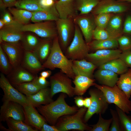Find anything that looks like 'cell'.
<instances>
[{"label": "cell", "instance_id": "cell-1", "mask_svg": "<svg viewBox=\"0 0 131 131\" xmlns=\"http://www.w3.org/2000/svg\"><path fill=\"white\" fill-rule=\"evenodd\" d=\"M67 95L62 93L55 101L37 107L38 112L50 125H55L60 117L66 115L74 114L79 109L77 106H71L67 104L65 100Z\"/></svg>", "mask_w": 131, "mask_h": 131}, {"label": "cell", "instance_id": "cell-2", "mask_svg": "<svg viewBox=\"0 0 131 131\" xmlns=\"http://www.w3.org/2000/svg\"><path fill=\"white\" fill-rule=\"evenodd\" d=\"M73 60L68 58L64 54L59 44L58 36L53 40L51 52L48 58L42 64L43 67L54 70L56 68L74 79L75 75L72 68Z\"/></svg>", "mask_w": 131, "mask_h": 131}, {"label": "cell", "instance_id": "cell-3", "mask_svg": "<svg viewBox=\"0 0 131 131\" xmlns=\"http://www.w3.org/2000/svg\"><path fill=\"white\" fill-rule=\"evenodd\" d=\"M87 109L84 107H81L74 114L62 116L58 119L55 125L59 131L72 130L90 131L92 127L85 124L83 121Z\"/></svg>", "mask_w": 131, "mask_h": 131}, {"label": "cell", "instance_id": "cell-4", "mask_svg": "<svg viewBox=\"0 0 131 131\" xmlns=\"http://www.w3.org/2000/svg\"><path fill=\"white\" fill-rule=\"evenodd\" d=\"M95 87L103 93L109 104H114L126 113L131 111L130 101L125 93L116 85L113 87L99 85L95 82Z\"/></svg>", "mask_w": 131, "mask_h": 131}, {"label": "cell", "instance_id": "cell-5", "mask_svg": "<svg viewBox=\"0 0 131 131\" xmlns=\"http://www.w3.org/2000/svg\"><path fill=\"white\" fill-rule=\"evenodd\" d=\"M83 36L78 26L75 24L73 38L66 50L65 55L68 58L73 61L85 59L90 49Z\"/></svg>", "mask_w": 131, "mask_h": 131}, {"label": "cell", "instance_id": "cell-6", "mask_svg": "<svg viewBox=\"0 0 131 131\" xmlns=\"http://www.w3.org/2000/svg\"><path fill=\"white\" fill-rule=\"evenodd\" d=\"M89 93L91 97V102L84 117L83 121L85 123L94 114H102L105 113L109 104L103 92L97 88L90 89Z\"/></svg>", "mask_w": 131, "mask_h": 131}, {"label": "cell", "instance_id": "cell-7", "mask_svg": "<svg viewBox=\"0 0 131 131\" xmlns=\"http://www.w3.org/2000/svg\"><path fill=\"white\" fill-rule=\"evenodd\" d=\"M72 83L71 78L61 71L55 73L50 78L52 97L59 92L65 93L70 97H73L74 88Z\"/></svg>", "mask_w": 131, "mask_h": 131}, {"label": "cell", "instance_id": "cell-8", "mask_svg": "<svg viewBox=\"0 0 131 131\" xmlns=\"http://www.w3.org/2000/svg\"><path fill=\"white\" fill-rule=\"evenodd\" d=\"M21 30L24 32L33 33L38 36L44 38L53 39L57 35L56 22L54 21L28 24L23 25Z\"/></svg>", "mask_w": 131, "mask_h": 131}, {"label": "cell", "instance_id": "cell-9", "mask_svg": "<svg viewBox=\"0 0 131 131\" xmlns=\"http://www.w3.org/2000/svg\"><path fill=\"white\" fill-rule=\"evenodd\" d=\"M55 22L59 40L63 49L66 50L74 34L75 24L73 19L59 18Z\"/></svg>", "mask_w": 131, "mask_h": 131}, {"label": "cell", "instance_id": "cell-10", "mask_svg": "<svg viewBox=\"0 0 131 131\" xmlns=\"http://www.w3.org/2000/svg\"><path fill=\"white\" fill-rule=\"evenodd\" d=\"M0 87L4 93L2 98L3 102L13 101L22 106L28 104L26 96L15 88L2 73L0 74Z\"/></svg>", "mask_w": 131, "mask_h": 131}, {"label": "cell", "instance_id": "cell-11", "mask_svg": "<svg viewBox=\"0 0 131 131\" xmlns=\"http://www.w3.org/2000/svg\"><path fill=\"white\" fill-rule=\"evenodd\" d=\"M89 14H79L73 19L74 23L80 28L87 44L91 41L93 32L96 27L94 15Z\"/></svg>", "mask_w": 131, "mask_h": 131}, {"label": "cell", "instance_id": "cell-12", "mask_svg": "<svg viewBox=\"0 0 131 131\" xmlns=\"http://www.w3.org/2000/svg\"><path fill=\"white\" fill-rule=\"evenodd\" d=\"M122 52L120 49H102L88 53L85 59L99 67L115 59L119 58Z\"/></svg>", "mask_w": 131, "mask_h": 131}, {"label": "cell", "instance_id": "cell-13", "mask_svg": "<svg viewBox=\"0 0 131 131\" xmlns=\"http://www.w3.org/2000/svg\"><path fill=\"white\" fill-rule=\"evenodd\" d=\"M0 110V121L6 122L10 118L24 122V116L23 106L12 101L3 102Z\"/></svg>", "mask_w": 131, "mask_h": 131}, {"label": "cell", "instance_id": "cell-14", "mask_svg": "<svg viewBox=\"0 0 131 131\" xmlns=\"http://www.w3.org/2000/svg\"><path fill=\"white\" fill-rule=\"evenodd\" d=\"M23 25L19 23L5 25L0 29V43L3 41L12 43H20L25 33L21 30Z\"/></svg>", "mask_w": 131, "mask_h": 131}, {"label": "cell", "instance_id": "cell-15", "mask_svg": "<svg viewBox=\"0 0 131 131\" xmlns=\"http://www.w3.org/2000/svg\"><path fill=\"white\" fill-rule=\"evenodd\" d=\"M0 44L13 68L20 66L25 52L20 43H12L3 41Z\"/></svg>", "mask_w": 131, "mask_h": 131}, {"label": "cell", "instance_id": "cell-16", "mask_svg": "<svg viewBox=\"0 0 131 131\" xmlns=\"http://www.w3.org/2000/svg\"><path fill=\"white\" fill-rule=\"evenodd\" d=\"M23 106L24 122L38 131H40L43 124L47 122L45 118L39 114L35 107L31 104H28Z\"/></svg>", "mask_w": 131, "mask_h": 131}, {"label": "cell", "instance_id": "cell-17", "mask_svg": "<svg viewBox=\"0 0 131 131\" xmlns=\"http://www.w3.org/2000/svg\"><path fill=\"white\" fill-rule=\"evenodd\" d=\"M127 7L113 0H103L100 1L91 12L94 15L102 13H119L125 11Z\"/></svg>", "mask_w": 131, "mask_h": 131}, {"label": "cell", "instance_id": "cell-18", "mask_svg": "<svg viewBox=\"0 0 131 131\" xmlns=\"http://www.w3.org/2000/svg\"><path fill=\"white\" fill-rule=\"evenodd\" d=\"M35 76L20 65L13 68L7 78L11 84L15 86L31 81Z\"/></svg>", "mask_w": 131, "mask_h": 131}, {"label": "cell", "instance_id": "cell-19", "mask_svg": "<svg viewBox=\"0 0 131 131\" xmlns=\"http://www.w3.org/2000/svg\"><path fill=\"white\" fill-rule=\"evenodd\" d=\"M75 0H59L55 6L59 18L74 19L79 14L75 5Z\"/></svg>", "mask_w": 131, "mask_h": 131}, {"label": "cell", "instance_id": "cell-20", "mask_svg": "<svg viewBox=\"0 0 131 131\" xmlns=\"http://www.w3.org/2000/svg\"><path fill=\"white\" fill-rule=\"evenodd\" d=\"M97 67L85 59L73 61L72 68L76 76L82 75L94 79V73Z\"/></svg>", "mask_w": 131, "mask_h": 131}, {"label": "cell", "instance_id": "cell-21", "mask_svg": "<svg viewBox=\"0 0 131 131\" xmlns=\"http://www.w3.org/2000/svg\"><path fill=\"white\" fill-rule=\"evenodd\" d=\"M26 96L28 104L35 107L42 105L48 104L54 101L51 96L50 88L48 87L41 89L34 94Z\"/></svg>", "mask_w": 131, "mask_h": 131}, {"label": "cell", "instance_id": "cell-22", "mask_svg": "<svg viewBox=\"0 0 131 131\" xmlns=\"http://www.w3.org/2000/svg\"><path fill=\"white\" fill-rule=\"evenodd\" d=\"M21 66L34 74L44 68L33 52L25 50Z\"/></svg>", "mask_w": 131, "mask_h": 131}, {"label": "cell", "instance_id": "cell-23", "mask_svg": "<svg viewBox=\"0 0 131 131\" xmlns=\"http://www.w3.org/2000/svg\"><path fill=\"white\" fill-rule=\"evenodd\" d=\"M94 78L101 85L110 87L115 85L118 80V74L111 71L99 68L94 73Z\"/></svg>", "mask_w": 131, "mask_h": 131}, {"label": "cell", "instance_id": "cell-24", "mask_svg": "<svg viewBox=\"0 0 131 131\" xmlns=\"http://www.w3.org/2000/svg\"><path fill=\"white\" fill-rule=\"evenodd\" d=\"M59 18L55 6L45 10L33 12L31 21L34 23L49 21H56Z\"/></svg>", "mask_w": 131, "mask_h": 131}, {"label": "cell", "instance_id": "cell-25", "mask_svg": "<svg viewBox=\"0 0 131 131\" xmlns=\"http://www.w3.org/2000/svg\"><path fill=\"white\" fill-rule=\"evenodd\" d=\"M95 80L87 76H76L73 82L74 85L75 95L82 96L90 86H93Z\"/></svg>", "mask_w": 131, "mask_h": 131}, {"label": "cell", "instance_id": "cell-26", "mask_svg": "<svg viewBox=\"0 0 131 131\" xmlns=\"http://www.w3.org/2000/svg\"><path fill=\"white\" fill-rule=\"evenodd\" d=\"M53 39H41L40 44L33 52L42 64L47 60L50 53Z\"/></svg>", "mask_w": 131, "mask_h": 131}, {"label": "cell", "instance_id": "cell-27", "mask_svg": "<svg viewBox=\"0 0 131 131\" xmlns=\"http://www.w3.org/2000/svg\"><path fill=\"white\" fill-rule=\"evenodd\" d=\"M8 9L15 20L22 25L29 24L31 20L33 12L13 7L8 8Z\"/></svg>", "mask_w": 131, "mask_h": 131}, {"label": "cell", "instance_id": "cell-28", "mask_svg": "<svg viewBox=\"0 0 131 131\" xmlns=\"http://www.w3.org/2000/svg\"><path fill=\"white\" fill-rule=\"evenodd\" d=\"M90 50L116 49L118 47L117 39L94 40L88 44Z\"/></svg>", "mask_w": 131, "mask_h": 131}, {"label": "cell", "instance_id": "cell-29", "mask_svg": "<svg viewBox=\"0 0 131 131\" xmlns=\"http://www.w3.org/2000/svg\"><path fill=\"white\" fill-rule=\"evenodd\" d=\"M98 67L99 68L109 70L120 75L126 72L129 68L119 58L113 59Z\"/></svg>", "mask_w": 131, "mask_h": 131}, {"label": "cell", "instance_id": "cell-30", "mask_svg": "<svg viewBox=\"0 0 131 131\" xmlns=\"http://www.w3.org/2000/svg\"><path fill=\"white\" fill-rule=\"evenodd\" d=\"M30 33H25L20 43L25 51L33 52L38 47L41 39Z\"/></svg>", "mask_w": 131, "mask_h": 131}, {"label": "cell", "instance_id": "cell-31", "mask_svg": "<svg viewBox=\"0 0 131 131\" xmlns=\"http://www.w3.org/2000/svg\"><path fill=\"white\" fill-rule=\"evenodd\" d=\"M116 85L125 93L129 99L131 96V68L121 75Z\"/></svg>", "mask_w": 131, "mask_h": 131}, {"label": "cell", "instance_id": "cell-32", "mask_svg": "<svg viewBox=\"0 0 131 131\" xmlns=\"http://www.w3.org/2000/svg\"><path fill=\"white\" fill-rule=\"evenodd\" d=\"M100 0H75V5L79 15L86 14L91 12Z\"/></svg>", "mask_w": 131, "mask_h": 131}, {"label": "cell", "instance_id": "cell-33", "mask_svg": "<svg viewBox=\"0 0 131 131\" xmlns=\"http://www.w3.org/2000/svg\"><path fill=\"white\" fill-rule=\"evenodd\" d=\"M122 24L121 17L118 16H114L111 18L105 29L117 39L122 35Z\"/></svg>", "mask_w": 131, "mask_h": 131}, {"label": "cell", "instance_id": "cell-34", "mask_svg": "<svg viewBox=\"0 0 131 131\" xmlns=\"http://www.w3.org/2000/svg\"><path fill=\"white\" fill-rule=\"evenodd\" d=\"M6 122L9 131H38L22 121L10 118Z\"/></svg>", "mask_w": 131, "mask_h": 131}, {"label": "cell", "instance_id": "cell-35", "mask_svg": "<svg viewBox=\"0 0 131 131\" xmlns=\"http://www.w3.org/2000/svg\"><path fill=\"white\" fill-rule=\"evenodd\" d=\"M39 0H18L15 6L17 8L24 9L32 12L45 9L41 6Z\"/></svg>", "mask_w": 131, "mask_h": 131}, {"label": "cell", "instance_id": "cell-36", "mask_svg": "<svg viewBox=\"0 0 131 131\" xmlns=\"http://www.w3.org/2000/svg\"><path fill=\"white\" fill-rule=\"evenodd\" d=\"M17 89L26 96L34 94L39 90L43 89L33 81L24 82L15 86Z\"/></svg>", "mask_w": 131, "mask_h": 131}, {"label": "cell", "instance_id": "cell-37", "mask_svg": "<svg viewBox=\"0 0 131 131\" xmlns=\"http://www.w3.org/2000/svg\"><path fill=\"white\" fill-rule=\"evenodd\" d=\"M13 69L6 54L0 46V69L1 73L7 75Z\"/></svg>", "mask_w": 131, "mask_h": 131}, {"label": "cell", "instance_id": "cell-38", "mask_svg": "<svg viewBox=\"0 0 131 131\" xmlns=\"http://www.w3.org/2000/svg\"><path fill=\"white\" fill-rule=\"evenodd\" d=\"M116 110L120 120L122 131H131V117L127 116L126 113L116 106Z\"/></svg>", "mask_w": 131, "mask_h": 131}, {"label": "cell", "instance_id": "cell-39", "mask_svg": "<svg viewBox=\"0 0 131 131\" xmlns=\"http://www.w3.org/2000/svg\"><path fill=\"white\" fill-rule=\"evenodd\" d=\"M99 119L97 123L91 125L92 128L90 131H108L112 120V118L109 119L103 118L101 114H99Z\"/></svg>", "mask_w": 131, "mask_h": 131}, {"label": "cell", "instance_id": "cell-40", "mask_svg": "<svg viewBox=\"0 0 131 131\" xmlns=\"http://www.w3.org/2000/svg\"><path fill=\"white\" fill-rule=\"evenodd\" d=\"M95 17L96 27L101 29H105L111 17L110 13H102Z\"/></svg>", "mask_w": 131, "mask_h": 131}, {"label": "cell", "instance_id": "cell-41", "mask_svg": "<svg viewBox=\"0 0 131 131\" xmlns=\"http://www.w3.org/2000/svg\"><path fill=\"white\" fill-rule=\"evenodd\" d=\"M94 40H102L116 39L105 29L96 27L93 33V37Z\"/></svg>", "mask_w": 131, "mask_h": 131}, {"label": "cell", "instance_id": "cell-42", "mask_svg": "<svg viewBox=\"0 0 131 131\" xmlns=\"http://www.w3.org/2000/svg\"><path fill=\"white\" fill-rule=\"evenodd\" d=\"M110 111L112 116V120L111 126L109 128V131H122L120 120L116 110V111L110 109Z\"/></svg>", "mask_w": 131, "mask_h": 131}, {"label": "cell", "instance_id": "cell-43", "mask_svg": "<svg viewBox=\"0 0 131 131\" xmlns=\"http://www.w3.org/2000/svg\"><path fill=\"white\" fill-rule=\"evenodd\" d=\"M120 49L122 52L131 50V37L124 35L121 36L117 39Z\"/></svg>", "mask_w": 131, "mask_h": 131}, {"label": "cell", "instance_id": "cell-44", "mask_svg": "<svg viewBox=\"0 0 131 131\" xmlns=\"http://www.w3.org/2000/svg\"><path fill=\"white\" fill-rule=\"evenodd\" d=\"M119 58L128 67L131 68V50L122 52Z\"/></svg>", "mask_w": 131, "mask_h": 131}, {"label": "cell", "instance_id": "cell-45", "mask_svg": "<svg viewBox=\"0 0 131 131\" xmlns=\"http://www.w3.org/2000/svg\"><path fill=\"white\" fill-rule=\"evenodd\" d=\"M32 81L42 88L47 87L49 84V82L46 78L41 76L39 77L35 76Z\"/></svg>", "mask_w": 131, "mask_h": 131}, {"label": "cell", "instance_id": "cell-46", "mask_svg": "<svg viewBox=\"0 0 131 131\" xmlns=\"http://www.w3.org/2000/svg\"><path fill=\"white\" fill-rule=\"evenodd\" d=\"M5 25H12L18 23L16 21L13 17L9 12L4 11L2 18Z\"/></svg>", "mask_w": 131, "mask_h": 131}, {"label": "cell", "instance_id": "cell-47", "mask_svg": "<svg viewBox=\"0 0 131 131\" xmlns=\"http://www.w3.org/2000/svg\"><path fill=\"white\" fill-rule=\"evenodd\" d=\"M56 1L55 0H39V4L42 8L45 9L55 6Z\"/></svg>", "mask_w": 131, "mask_h": 131}, {"label": "cell", "instance_id": "cell-48", "mask_svg": "<svg viewBox=\"0 0 131 131\" xmlns=\"http://www.w3.org/2000/svg\"><path fill=\"white\" fill-rule=\"evenodd\" d=\"M123 32L131 34V16H128L124 22L123 29Z\"/></svg>", "mask_w": 131, "mask_h": 131}, {"label": "cell", "instance_id": "cell-49", "mask_svg": "<svg viewBox=\"0 0 131 131\" xmlns=\"http://www.w3.org/2000/svg\"><path fill=\"white\" fill-rule=\"evenodd\" d=\"M40 131H59L55 125H49L46 123L43 124Z\"/></svg>", "mask_w": 131, "mask_h": 131}, {"label": "cell", "instance_id": "cell-50", "mask_svg": "<svg viewBox=\"0 0 131 131\" xmlns=\"http://www.w3.org/2000/svg\"><path fill=\"white\" fill-rule=\"evenodd\" d=\"M74 102L79 108L84 106V98L82 96H77L74 98Z\"/></svg>", "mask_w": 131, "mask_h": 131}, {"label": "cell", "instance_id": "cell-51", "mask_svg": "<svg viewBox=\"0 0 131 131\" xmlns=\"http://www.w3.org/2000/svg\"><path fill=\"white\" fill-rule=\"evenodd\" d=\"M6 8H9L15 6L18 0H2Z\"/></svg>", "mask_w": 131, "mask_h": 131}, {"label": "cell", "instance_id": "cell-52", "mask_svg": "<svg viewBox=\"0 0 131 131\" xmlns=\"http://www.w3.org/2000/svg\"><path fill=\"white\" fill-rule=\"evenodd\" d=\"M91 97H87L84 98V106L88 108L91 105Z\"/></svg>", "mask_w": 131, "mask_h": 131}, {"label": "cell", "instance_id": "cell-53", "mask_svg": "<svg viewBox=\"0 0 131 131\" xmlns=\"http://www.w3.org/2000/svg\"><path fill=\"white\" fill-rule=\"evenodd\" d=\"M51 72L50 70L44 71L40 73V76L46 78L49 77L51 74Z\"/></svg>", "mask_w": 131, "mask_h": 131}, {"label": "cell", "instance_id": "cell-54", "mask_svg": "<svg viewBox=\"0 0 131 131\" xmlns=\"http://www.w3.org/2000/svg\"><path fill=\"white\" fill-rule=\"evenodd\" d=\"M0 129L1 130L3 131H9L8 128L7 129L3 126L1 122L0 123Z\"/></svg>", "mask_w": 131, "mask_h": 131}, {"label": "cell", "instance_id": "cell-55", "mask_svg": "<svg viewBox=\"0 0 131 131\" xmlns=\"http://www.w3.org/2000/svg\"><path fill=\"white\" fill-rule=\"evenodd\" d=\"M5 24L2 19H0V29L3 28L5 25Z\"/></svg>", "mask_w": 131, "mask_h": 131}, {"label": "cell", "instance_id": "cell-56", "mask_svg": "<svg viewBox=\"0 0 131 131\" xmlns=\"http://www.w3.org/2000/svg\"><path fill=\"white\" fill-rule=\"evenodd\" d=\"M124 0L129 2H131V0Z\"/></svg>", "mask_w": 131, "mask_h": 131}, {"label": "cell", "instance_id": "cell-57", "mask_svg": "<svg viewBox=\"0 0 131 131\" xmlns=\"http://www.w3.org/2000/svg\"><path fill=\"white\" fill-rule=\"evenodd\" d=\"M130 106H131V100L130 101Z\"/></svg>", "mask_w": 131, "mask_h": 131}, {"label": "cell", "instance_id": "cell-58", "mask_svg": "<svg viewBox=\"0 0 131 131\" xmlns=\"http://www.w3.org/2000/svg\"><path fill=\"white\" fill-rule=\"evenodd\" d=\"M55 0V1L56 2V1H58V0Z\"/></svg>", "mask_w": 131, "mask_h": 131}]
</instances>
